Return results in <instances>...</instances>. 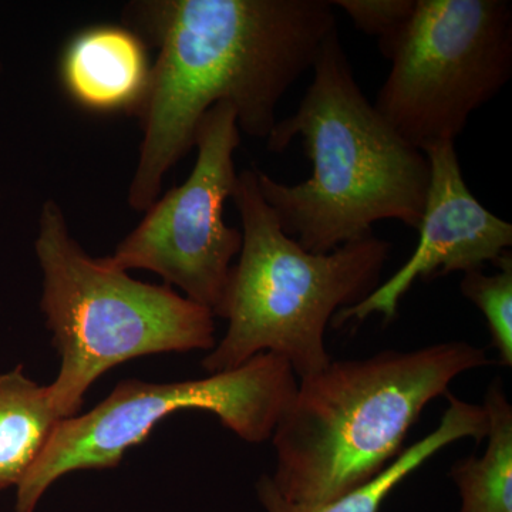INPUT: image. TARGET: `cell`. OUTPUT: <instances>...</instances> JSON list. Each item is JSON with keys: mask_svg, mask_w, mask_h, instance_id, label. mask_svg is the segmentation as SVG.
<instances>
[{"mask_svg": "<svg viewBox=\"0 0 512 512\" xmlns=\"http://www.w3.org/2000/svg\"><path fill=\"white\" fill-rule=\"evenodd\" d=\"M121 20L157 49L146 93L131 114L143 130L128 187L134 211L160 198L165 174L190 153L215 104L234 107L239 131L271 136L279 101L338 29L326 0H134Z\"/></svg>", "mask_w": 512, "mask_h": 512, "instance_id": "6da1fadb", "label": "cell"}, {"mask_svg": "<svg viewBox=\"0 0 512 512\" xmlns=\"http://www.w3.org/2000/svg\"><path fill=\"white\" fill-rule=\"evenodd\" d=\"M313 80L298 110L278 121L266 147L284 153L302 138L313 173L279 183L256 168L259 190L288 237L305 251L329 254L397 220L419 228L429 190L426 154L404 140L357 86L338 29L320 46Z\"/></svg>", "mask_w": 512, "mask_h": 512, "instance_id": "7a4b0ae2", "label": "cell"}, {"mask_svg": "<svg viewBox=\"0 0 512 512\" xmlns=\"http://www.w3.org/2000/svg\"><path fill=\"white\" fill-rule=\"evenodd\" d=\"M490 363L485 349L446 342L332 360L303 377L272 436L276 491L288 503L319 505L369 483L402 453L427 404Z\"/></svg>", "mask_w": 512, "mask_h": 512, "instance_id": "3957f363", "label": "cell"}, {"mask_svg": "<svg viewBox=\"0 0 512 512\" xmlns=\"http://www.w3.org/2000/svg\"><path fill=\"white\" fill-rule=\"evenodd\" d=\"M232 200L242 245L217 313L228 329L202 367L217 375L275 353L301 379L320 372L332 362L325 346L329 322L380 285L392 244L372 234L329 254L305 251L266 204L256 168L238 174Z\"/></svg>", "mask_w": 512, "mask_h": 512, "instance_id": "277c9868", "label": "cell"}, {"mask_svg": "<svg viewBox=\"0 0 512 512\" xmlns=\"http://www.w3.org/2000/svg\"><path fill=\"white\" fill-rule=\"evenodd\" d=\"M43 272L40 308L60 356L47 386L63 419L113 367L157 353L215 348V316L168 285L136 281L106 258H92L70 235L62 208L47 200L35 241Z\"/></svg>", "mask_w": 512, "mask_h": 512, "instance_id": "5b68a950", "label": "cell"}, {"mask_svg": "<svg viewBox=\"0 0 512 512\" xmlns=\"http://www.w3.org/2000/svg\"><path fill=\"white\" fill-rule=\"evenodd\" d=\"M298 390L291 365L259 353L244 365L205 379L174 383L124 380L89 413L64 419L18 487L16 512H35L55 481L77 470L116 468L128 448L150 437L160 421L181 410L214 413L248 443L272 439Z\"/></svg>", "mask_w": 512, "mask_h": 512, "instance_id": "8992f818", "label": "cell"}, {"mask_svg": "<svg viewBox=\"0 0 512 512\" xmlns=\"http://www.w3.org/2000/svg\"><path fill=\"white\" fill-rule=\"evenodd\" d=\"M389 76L373 104L414 147L456 140L512 74L507 0H416L387 47Z\"/></svg>", "mask_w": 512, "mask_h": 512, "instance_id": "52a82bcc", "label": "cell"}, {"mask_svg": "<svg viewBox=\"0 0 512 512\" xmlns=\"http://www.w3.org/2000/svg\"><path fill=\"white\" fill-rule=\"evenodd\" d=\"M239 144L237 111L225 101L215 104L195 131L198 154L190 177L158 198L106 261L121 271L154 272L217 316L242 245V232L224 220L225 202L237 187Z\"/></svg>", "mask_w": 512, "mask_h": 512, "instance_id": "ba28073f", "label": "cell"}, {"mask_svg": "<svg viewBox=\"0 0 512 512\" xmlns=\"http://www.w3.org/2000/svg\"><path fill=\"white\" fill-rule=\"evenodd\" d=\"M421 151L429 160L430 181L417 228L419 245L392 278L363 301L336 313L332 319L335 328L375 313L390 322L417 279L429 281L451 272L476 271L487 262L495 264L512 245L510 222L488 211L468 188L453 141L427 144Z\"/></svg>", "mask_w": 512, "mask_h": 512, "instance_id": "9c48e42d", "label": "cell"}, {"mask_svg": "<svg viewBox=\"0 0 512 512\" xmlns=\"http://www.w3.org/2000/svg\"><path fill=\"white\" fill-rule=\"evenodd\" d=\"M143 40L124 26H93L74 35L60 59V79L74 103L96 113L133 114L150 79Z\"/></svg>", "mask_w": 512, "mask_h": 512, "instance_id": "30bf717a", "label": "cell"}, {"mask_svg": "<svg viewBox=\"0 0 512 512\" xmlns=\"http://www.w3.org/2000/svg\"><path fill=\"white\" fill-rule=\"evenodd\" d=\"M446 396L448 407L439 426L409 448H404L392 463L380 471L369 483L360 485L335 500L319 505L288 503L276 491L269 476H262L256 484L259 501L268 512H379L382 504L394 488L413 471L423 466L441 448L461 439H473L477 443L487 437L488 416L484 406L464 402L450 392Z\"/></svg>", "mask_w": 512, "mask_h": 512, "instance_id": "8fae6325", "label": "cell"}, {"mask_svg": "<svg viewBox=\"0 0 512 512\" xmlns=\"http://www.w3.org/2000/svg\"><path fill=\"white\" fill-rule=\"evenodd\" d=\"M63 420L47 386L22 366L0 375V493L22 484Z\"/></svg>", "mask_w": 512, "mask_h": 512, "instance_id": "7c38bea8", "label": "cell"}, {"mask_svg": "<svg viewBox=\"0 0 512 512\" xmlns=\"http://www.w3.org/2000/svg\"><path fill=\"white\" fill-rule=\"evenodd\" d=\"M487 450L458 460L450 477L460 491V512H512V407L500 379L488 386Z\"/></svg>", "mask_w": 512, "mask_h": 512, "instance_id": "4fadbf2b", "label": "cell"}, {"mask_svg": "<svg viewBox=\"0 0 512 512\" xmlns=\"http://www.w3.org/2000/svg\"><path fill=\"white\" fill-rule=\"evenodd\" d=\"M497 274L487 275L481 269L466 272L461 293L477 306L490 328L493 346L504 366L512 365V256L504 252L494 264Z\"/></svg>", "mask_w": 512, "mask_h": 512, "instance_id": "5bb4252c", "label": "cell"}, {"mask_svg": "<svg viewBox=\"0 0 512 512\" xmlns=\"http://www.w3.org/2000/svg\"><path fill=\"white\" fill-rule=\"evenodd\" d=\"M333 6L345 10L357 29L379 39L384 52L416 9V0H336Z\"/></svg>", "mask_w": 512, "mask_h": 512, "instance_id": "9a60e30c", "label": "cell"}, {"mask_svg": "<svg viewBox=\"0 0 512 512\" xmlns=\"http://www.w3.org/2000/svg\"><path fill=\"white\" fill-rule=\"evenodd\" d=\"M0 73H2V64H0Z\"/></svg>", "mask_w": 512, "mask_h": 512, "instance_id": "2e32d148", "label": "cell"}]
</instances>
